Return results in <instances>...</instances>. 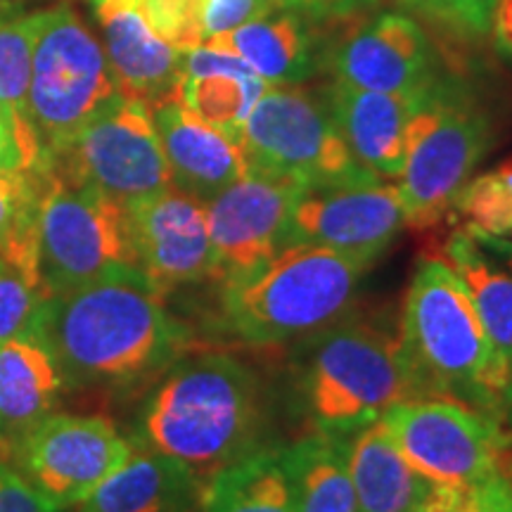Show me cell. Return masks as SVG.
I'll list each match as a JSON object with an SVG mask.
<instances>
[{
	"mask_svg": "<svg viewBox=\"0 0 512 512\" xmlns=\"http://www.w3.org/2000/svg\"><path fill=\"white\" fill-rule=\"evenodd\" d=\"M164 297L136 266L48 297L36 337L53 354L64 387L126 392L159 380L188 354L190 332Z\"/></svg>",
	"mask_w": 512,
	"mask_h": 512,
	"instance_id": "6da1fadb",
	"label": "cell"
},
{
	"mask_svg": "<svg viewBox=\"0 0 512 512\" xmlns=\"http://www.w3.org/2000/svg\"><path fill=\"white\" fill-rule=\"evenodd\" d=\"M271 401L240 358L181 356L159 377L138 422V446L181 460L207 484L216 472L268 448Z\"/></svg>",
	"mask_w": 512,
	"mask_h": 512,
	"instance_id": "7a4b0ae2",
	"label": "cell"
},
{
	"mask_svg": "<svg viewBox=\"0 0 512 512\" xmlns=\"http://www.w3.org/2000/svg\"><path fill=\"white\" fill-rule=\"evenodd\" d=\"M399 335L420 396L467 403L505 422L512 373L441 256L425 254L415 264Z\"/></svg>",
	"mask_w": 512,
	"mask_h": 512,
	"instance_id": "3957f363",
	"label": "cell"
},
{
	"mask_svg": "<svg viewBox=\"0 0 512 512\" xmlns=\"http://www.w3.org/2000/svg\"><path fill=\"white\" fill-rule=\"evenodd\" d=\"M297 392L316 432L351 437L401 401L420 399L399 328L377 318L339 316L299 342Z\"/></svg>",
	"mask_w": 512,
	"mask_h": 512,
	"instance_id": "277c9868",
	"label": "cell"
},
{
	"mask_svg": "<svg viewBox=\"0 0 512 512\" xmlns=\"http://www.w3.org/2000/svg\"><path fill=\"white\" fill-rule=\"evenodd\" d=\"M370 264L330 247L292 242L266 264L221 283V325L252 347H275L349 313Z\"/></svg>",
	"mask_w": 512,
	"mask_h": 512,
	"instance_id": "5b68a950",
	"label": "cell"
},
{
	"mask_svg": "<svg viewBox=\"0 0 512 512\" xmlns=\"http://www.w3.org/2000/svg\"><path fill=\"white\" fill-rule=\"evenodd\" d=\"M494 143V119L482 102L463 83L439 81L408 131V157L396 185L406 226H439Z\"/></svg>",
	"mask_w": 512,
	"mask_h": 512,
	"instance_id": "8992f818",
	"label": "cell"
},
{
	"mask_svg": "<svg viewBox=\"0 0 512 512\" xmlns=\"http://www.w3.org/2000/svg\"><path fill=\"white\" fill-rule=\"evenodd\" d=\"M112 95L117 83L98 38L69 5L41 10L31 57L29 117L46 166Z\"/></svg>",
	"mask_w": 512,
	"mask_h": 512,
	"instance_id": "52a82bcc",
	"label": "cell"
},
{
	"mask_svg": "<svg viewBox=\"0 0 512 512\" xmlns=\"http://www.w3.org/2000/svg\"><path fill=\"white\" fill-rule=\"evenodd\" d=\"M249 171L292 178L304 188L377 178L344 143L328 93L268 86L249 112L240 140Z\"/></svg>",
	"mask_w": 512,
	"mask_h": 512,
	"instance_id": "ba28073f",
	"label": "cell"
},
{
	"mask_svg": "<svg viewBox=\"0 0 512 512\" xmlns=\"http://www.w3.org/2000/svg\"><path fill=\"white\" fill-rule=\"evenodd\" d=\"M36 245L38 273L48 297L100 278L119 266H136L126 211L86 185L41 169Z\"/></svg>",
	"mask_w": 512,
	"mask_h": 512,
	"instance_id": "9c48e42d",
	"label": "cell"
},
{
	"mask_svg": "<svg viewBox=\"0 0 512 512\" xmlns=\"http://www.w3.org/2000/svg\"><path fill=\"white\" fill-rule=\"evenodd\" d=\"M403 458L434 486L470 489L503 472L512 432L467 403L439 396L401 401L382 415Z\"/></svg>",
	"mask_w": 512,
	"mask_h": 512,
	"instance_id": "30bf717a",
	"label": "cell"
},
{
	"mask_svg": "<svg viewBox=\"0 0 512 512\" xmlns=\"http://www.w3.org/2000/svg\"><path fill=\"white\" fill-rule=\"evenodd\" d=\"M48 166L64 181L93 188L121 207L171 188L152 110L121 93L112 95Z\"/></svg>",
	"mask_w": 512,
	"mask_h": 512,
	"instance_id": "8fae6325",
	"label": "cell"
},
{
	"mask_svg": "<svg viewBox=\"0 0 512 512\" xmlns=\"http://www.w3.org/2000/svg\"><path fill=\"white\" fill-rule=\"evenodd\" d=\"M133 453L105 415L50 413L12 451L17 472L60 510L81 505Z\"/></svg>",
	"mask_w": 512,
	"mask_h": 512,
	"instance_id": "7c38bea8",
	"label": "cell"
},
{
	"mask_svg": "<svg viewBox=\"0 0 512 512\" xmlns=\"http://www.w3.org/2000/svg\"><path fill=\"white\" fill-rule=\"evenodd\" d=\"M302 190L292 178L249 171L204 204L216 283L254 271L292 245V214Z\"/></svg>",
	"mask_w": 512,
	"mask_h": 512,
	"instance_id": "4fadbf2b",
	"label": "cell"
},
{
	"mask_svg": "<svg viewBox=\"0 0 512 512\" xmlns=\"http://www.w3.org/2000/svg\"><path fill=\"white\" fill-rule=\"evenodd\" d=\"M403 226L396 185L368 178L304 188L292 214V242L330 247L373 266Z\"/></svg>",
	"mask_w": 512,
	"mask_h": 512,
	"instance_id": "5bb4252c",
	"label": "cell"
},
{
	"mask_svg": "<svg viewBox=\"0 0 512 512\" xmlns=\"http://www.w3.org/2000/svg\"><path fill=\"white\" fill-rule=\"evenodd\" d=\"M124 211L136 268L159 292L214 280L216 256L204 202L171 185Z\"/></svg>",
	"mask_w": 512,
	"mask_h": 512,
	"instance_id": "9a60e30c",
	"label": "cell"
},
{
	"mask_svg": "<svg viewBox=\"0 0 512 512\" xmlns=\"http://www.w3.org/2000/svg\"><path fill=\"white\" fill-rule=\"evenodd\" d=\"M335 81L363 91L427 95L441 81L425 34L413 19L380 15L354 31L330 57Z\"/></svg>",
	"mask_w": 512,
	"mask_h": 512,
	"instance_id": "2e32d148",
	"label": "cell"
},
{
	"mask_svg": "<svg viewBox=\"0 0 512 512\" xmlns=\"http://www.w3.org/2000/svg\"><path fill=\"white\" fill-rule=\"evenodd\" d=\"M117 93L147 107L176 98L183 53L150 27L138 0H93Z\"/></svg>",
	"mask_w": 512,
	"mask_h": 512,
	"instance_id": "e0dca14e",
	"label": "cell"
},
{
	"mask_svg": "<svg viewBox=\"0 0 512 512\" xmlns=\"http://www.w3.org/2000/svg\"><path fill=\"white\" fill-rule=\"evenodd\" d=\"M171 185L207 204L249 174L242 147L190 114L176 98L152 107Z\"/></svg>",
	"mask_w": 512,
	"mask_h": 512,
	"instance_id": "ac0fdd59",
	"label": "cell"
},
{
	"mask_svg": "<svg viewBox=\"0 0 512 512\" xmlns=\"http://www.w3.org/2000/svg\"><path fill=\"white\" fill-rule=\"evenodd\" d=\"M328 102L344 143L366 166L370 174L382 178H399L408 157V131L411 121L427 95H392L363 91L335 81L328 88Z\"/></svg>",
	"mask_w": 512,
	"mask_h": 512,
	"instance_id": "d6986e66",
	"label": "cell"
},
{
	"mask_svg": "<svg viewBox=\"0 0 512 512\" xmlns=\"http://www.w3.org/2000/svg\"><path fill=\"white\" fill-rule=\"evenodd\" d=\"M204 484L181 460L145 446L81 503V512H200Z\"/></svg>",
	"mask_w": 512,
	"mask_h": 512,
	"instance_id": "ffe728a7",
	"label": "cell"
},
{
	"mask_svg": "<svg viewBox=\"0 0 512 512\" xmlns=\"http://www.w3.org/2000/svg\"><path fill=\"white\" fill-rule=\"evenodd\" d=\"M204 46L238 55L271 86H297L318 64L316 41L302 8H273L228 34L209 38Z\"/></svg>",
	"mask_w": 512,
	"mask_h": 512,
	"instance_id": "44dd1931",
	"label": "cell"
},
{
	"mask_svg": "<svg viewBox=\"0 0 512 512\" xmlns=\"http://www.w3.org/2000/svg\"><path fill=\"white\" fill-rule=\"evenodd\" d=\"M62 387L60 368L41 339L0 344V434L12 451L53 413Z\"/></svg>",
	"mask_w": 512,
	"mask_h": 512,
	"instance_id": "7402d4cb",
	"label": "cell"
},
{
	"mask_svg": "<svg viewBox=\"0 0 512 512\" xmlns=\"http://www.w3.org/2000/svg\"><path fill=\"white\" fill-rule=\"evenodd\" d=\"M356 512H406L434 484L403 458L382 420L347 437Z\"/></svg>",
	"mask_w": 512,
	"mask_h": 512,
	"instance_id": "603a6c76",
	"label": "cell"
},
{
	"mask_svg": "<svg viewBox=\"0 0 512 512\" xmlns=\"http://www.w3.org/2000/svg\"><path fill=\"white\" fill-rule=\"evenodd\" d=\"M299 512H356L347 437L309 432L280 448Z\"/></svg>",
	"mask_w": 512,
	"mask_h": 512,
	"instance_id": "cb8c5ba5",
	"label": "cell"
},
{
	"mask_svg": "<svg viewBox=\"0 0 512 512\" xmlns=\"http://www.w3.org/2000/svg\"><path fill=\"white\" fill-rule=\"evenodd\" d=\"M200 512H299L280 448H261L216 472L204 484Z\"/></svg>",
	"mask_w": 512,
	"mask_h": 512,
	"instance_id": "d4e9b609",
	"label": "cell"
},
{
	"mask_svg": "<svg viewBox=\"0 0 512 512\" xmlns=\"http://www.w3.org/2000/svg\"><path fill=\"white\" fill-rule=\"evenodd\" d=\"M439 256L465 285L486 335L512 373V273L496 266L465 228L448 235Z\"/></svg>",
	"mask_w": 512,
	"mask_h": 512,
	"instance_id": "484cf974",
	"label": "cell"
},
{
	"mask_svg": "<svg viewBox=\"0 0 512 512\" xmlns=\"http://www.w3.org/2000/svg\"><path fill=\"white\" fill-rule=\"evenodd\" d=\"M261 76L252 74H207V76H181L176 100L195 114L204 124L221 131L223 136L240 145L242 128L249 112L266 93Z\"/></svg>",
	"mask_w": 512,
	"mask_h": 512,
	"instance_id": "4316f807",
	"label": "cell"
},
{
	"mask_svg": "<svg viewBox=\"0 0 512 512\" xmlns=\"http://www.w3.org/2000/svg\"><path fill=\"white\" fill-rule=\"evenodd\" d=\"M41 181V169H0V259L19 268L38 285H41V273H38L36 219Z\"/></svg>",
	"mask_w": 512,
	"mask_h": 512,
	"instance_id": "83f0119b",
	"label": "cell"
},
{
	"mask_svg": "<svg viewBox=\"0 0 512 512\" xmlns=\"http://www.w3.org/2000/svg\"><path fill=\"white\" fill-rule=\"evenodd\" d=\"M38 22L41 12L8 17L0 10V107L27 128H34L29 117V83Z\"/></svg>",
	"mask_w": 512,
	"mask_h": 512,
	"instance_id": "f1b7e54d",
	"label": "cell"
},
{
	"mask_svg": "<svg viewBox=\"0 0 512 512\" xmlns=\"http://www.w3.org/2000/svg\"><path fill=\"white\" fill-rule=\"evenodd\" d=\"M470 233L489 238H512V190L498 171H486L467 181L453 204Z\"/></svg>",
	"mask_w": 512,
	"mask_h": 512,
	"instance_id": "f546056e",
	"label": "cell"
},
{
	"mask_svg": "<svg viewBox=\"0 0 512 512\" xmlns=\"http://www.w3.org/2000/svg\"><path fill=\"white\" fill-rule=\"evenodd\" d=\"M48 294L29 275L0 259V344L36 337Z\"/></svg>",
	"mask_w": 512,
	"mask_h": 512,
	"instance_id": "4dcf8cb0",
	"label": "cell"
},
{
	"mask_svg": "<svg viewBox=\"0 0 512 512\" xmlns=\"http://www.w3.org/2000/svg\"><path fill=\"white\" fill-rule=\"evenodd\" d=\"M150 27L171 48L188 53L207 43L204 12L207 0H138Z\"/></svg>",
	"mask_w": 512,
	"mask_h": 512,
	"instance_id": "1f68e13d",
	"label": "cell"
},
{
	"mask_svg": "<svg viewBox=\"0 0 512 512\" xmlns=\"http://www.w3.org/2000/svg\"><path fill=\"white\" fill-rule=\"evenodd\" d=\"M46 166L34 128L22 126L0 107V169L29 171Z\"/></svg>",
	"mask_w": 512,
	"mask_h": 512,
	"instance_id": "d6a6232c",
	"label": "cell"
},
{
	"mask_svg": "<svg viewBox=\"0 0 512 512\" xmlns=\"http://www.w3.org/2000/svg\"><path fill=\"white\" fill-rule=\"evenodd\" d=\"M273 8H278L273 0H207V12H204L207 41L214 36L228 34V31L266 15Z\"/></svg>",
	"mask_w": 512,
	"mask_h": 512,
	"instance_id": "836d02e7",
	"label": "cell"
},
{
	"mask_svg": "<svg viewBox=\"0 0 512 512\" xmlns=\"http://www.w3.org/2000/svg\"><path fill=\"white\" fill-rule=\"evenodd\" d=\"M0 512H64L43 498L27 479L0 463Z\"/></svg>",
	"mask_w": 512,
	"mask_h": 512,
	"instance_id": "e575fe53",
	"label": "cell"
},
{
	"mask_svg": "<svg viewBox=\"0 0 512 512\" xmlns=\"http://www.w3.org/2000/svg\"><path fill=\"white\" fill-rule=\"evenodd\" d=\"M456 512H512V479L503 472L463 489Z\"/></svg>",
	"mask_w": 512,
	"mask_h": 512,
	"instance_id": "d590c367",
	"label": "cell"
},
{
	"mask_svg": "<svg viewBox=\"0 0 512 512\" xmlns=\"http://www.w3.org/2000/svg\"><path fill=\"white\" fill-rule=\"evenodd\" d=\"M403 3L418 5V8L456 19L463 27L484 31L491 24L498 0H403Z\"/></svg>",
	"mask_w": 512,
	"mask_h": 512,
	"instance_id": "8d00e7d4",
	"label": "cell"
},
{
	"mask_svg": "<svg viewBox=\"0 0 512 512\" xmlns=\"http://www.w3.org/2000/svg\"><path fill=\"white\" fill-rule=\"evenodd\" d=\"M463 489L448 486H432L425 496L418 498L406 512H456Z\"/></svg>",
	"mask_w": 512,
	"mask_h": 512,
	"instance_id": "74e56055",
	"label": "cell"
},
{
	"mask_svg": "<svg viewBox=\"0 0 512 512\" xmlns=\"http://www.w3.org/2000/svg\"><path fill=\"white\" fill-rule=\"evenodd\" d=\"M491 22H494L498 46L512 55V0H498Z\"/></svg>",
	"mask_w": 512,
	"mask_h": 512,
	"instance_id": "f35d334b",
	"label": "cell"
},
{
	"mask_svg": "<svg viewBox=\"0 0 512 512\" xmlns=\"http://www.w3.org/2000/svg\"><path fill=\"white\" fill-rule=\"evenodd\" d=\"M467 233H470V230H467ZM470 235L477 240L479 247L489 249V252L501 256L505 264H508L510 273H512V238H489V235H477V233H470Z\"/></svg>",
	"mask_w": 512,
	"mask_h": 512,
	"instance_id": "ab89813d",
	"label": "cell"
},
{
	"mask_svg": "<svg viewBox=\"0 0 512 512\" xmlns=\"http://www.w3.org/2000/svg\"><path fill=\"white\" fill-rule=\"evenodd\" d=\"M373 3V0H306V12H318V15H325V12H347L356 5Z\"/></svg>",
	"mask_w": 512,
	"mask_h": 512,
	"instance_id": "60d3db41",
	"label": "cell"
},
{
	"mask_svg": "<svg viewBox=\"0 0 512 512\" xmlns=\"http://www.w3.org/2000/svg\"><path fill=\"white\" fill-rule=\"evenodd\" d=\"M496 171H498V174H501L503 181L508 183V188L512 190V157H510V159H505L503 164H498V166H496Z\"/></svg>",
	"mask_w": 512,
	"mask_h": 512,
	"instance_id": "b9f144b4",
	"label": "cell"
},
{
	"mask_svg": "<svg viewBox=\"0 0 512 512\" xmlns=\"http://www.w3.org/2000/svg\"><path fill=\"white\" fill-rule=\"evenodd\" d=\"M10 460H12V446L3 439V434H0V463H10Z\"/></svg>",
	"mask_w": 512,
	"mask_h": 512,
	"instance_id": "7bdbcfd3",
	"label": "cell"
},
{
	"mask_svg": "<svg viewBox=\"0 0 512 512\" xmlns=\"http://www.w3.org/2000/svg\"><path fill=\"white\" fill-rule=\"evenodd\" d=\"M278 8H302L306 10V0H273Z\"/></svg>",
	"mask_w": 512,
	"mask_h": 512,
	"instance_id": "ee69618b",
	"label": "cell"
},
{
	"mask_svg": "<svg viewBox=\"0 0 512 512\" xmlns=\"http://www.w3.org/2000/svg\"><path fill=\"white\" fill-rule=\"evenodd\" d=\"M505 425H508V430L512 432V387L508 394V406H505Z\"/></svg>",
	"mask_w": 512,
	"mask_h": 512,
	"instance_id": "f6af8a7d",
	"label": "cell"
}]
</instances>
